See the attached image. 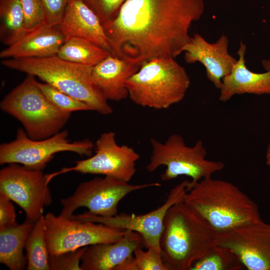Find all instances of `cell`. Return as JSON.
<instances>
[{
	"mask_svg": "<svg viewBox=\"0 0 270 270\" xmlns=\"http://www.w3.org/2000/svg\"><path fill=\"white\" fill-rule=\"evenodd\" d=\"M112 55L110 52L93 42L80 37L66 39L57 54L64 60L94 66Z\"/></svg>",
	"mask_w": 270,
	"mask_h": 270,
	"instance_id": "7402d4cb",
	"label": "cell"
},
{
	"mask_svg": "<svg viewBox=\"0 0 270 270\" xmlns=\"http://www.w3.org/2000/svg\"><path fill=\"white\" fill-rule=\"evenodd\" d=\"M12 200L0 192V230L16 225V214Z\"/></svg>",
	"mask_w": 270,
	"mask_h": 270,
	"instance_id": "1f68e13d",
	"label": "cell"
},
{
	"mask_svg": "<svg viewBox=\"0 0 270 270\" xmlns=\"http://www.w3.org/2000/svg\"><path fill=\"white\" fill-rule=\"evenodd\" d=\"M133 255L136 270H168L161 252L156 249L148 248L144 251L139 248Z\"/></svg>",
	"mask_w": 270,
	"mask_h": 270,
	"instance_id": "4316f807",
	"label": "cell"
},
{
	"mask_svg": "<svg viewBox=\"0 0 270 270\" xmlns=\"http://www.w3.org/2000/svg\"><path fill=\"white\" fill-rule=\"evenodd\" d=\"M66 39L56 26L46 22L27 30L18 40L0 52V58H44L57 55Z\"/></svg>",
	"mask_w": 270,
	"mask_h": 270,
	"instance_id": "2e32d148",
	"label": "cell"
},
{
	"mask_svg": "<svg viewBox=\"0 0 270 270\" xmlns=\"http://www.w3.org/2000/svg\"><path fill=\"white\" fill-rule=\"evenodd\" d=\"M0 38L8 46L26 32L24 11L20 0H0Z\"/></svg>",
	"mask_w": 270,
	"mask_h": 270,
	"instance_id": "603a6c76",
	"label": "cell"
},
{
	"mask_svg": "<svg viewBox=\"0 0 270 270\" xmlns=\"http://www.w3.org/2000/svg\"><path fill=\"white\" fill-rule=\"evenodd\" d=\"M160 186L156 182L133 184L111 177H96L80 183L72 194L60 199V214L71 218L76 209L84 207L88 209L86 212L92 215L114 216L120 202L130 193Z\"/></svg>",
	"mask_w": 270,
	"mask_h": 270,
	"instance_id": "9c48e42d",
	"label": "cell"
},
{
	"mask_svg": "<svg viewBox=\"0 0 270 270\" xmlns=\"http://www.w3.org/2000/svg\"><path fill=\"white\" fill-rule=\"evenodd\" d=\"M94 147L88 139L71 142L66 130L36 140L18 128L14 140L0 145V164H18L29 169L42 170L56 153L68 152L90 156Z\"/></svg>",
	"mask_w": 270,
	"mask_h": 270,
	"instance_id": "ba28073f",
	"label": "cell"
},
{
	"mask_svg": "<svg viewBox=\"0 0 270 270\" xmlns=\"http://www.w3.org/2000/svg\"><path fill=\"white\" fill-rule=\"evenodd\" d=\"M190 181L183 180L170 191L164 204L148 213L136 215L120 214L110 217L92 215L85 212L73 215L72 218L100 222L105 225L138 233L147 248H152L161 252L160 238L164 220L168 210L174 204L184 201L189 190Z\"/></svg>",
	"mask_w": 270,
	"mask_h": 270,
	"instance_id": "4fadbf2b",
	"label": "cell"
},
{
	"mask_svg": "<svg viewBox=\"0 0 270 270\" xmlns=\"http://www.w3.org/2000/svg\"><path fill=\"white\" fill-rule=\"evenodd\" d=\"M190 84L186 69L173 58L152 60L126 82L128 98L134 104L156 110L181 102Z\"/></svg>",
	"mask_w": 270,
	"mask_h": 270,
	"instance_id": "5b68a950",
	"label": "cell"
},
{
	"mask_svg": "<svg viewBox=\"0 0 270 270\" xmlns=\"http://www.w3.org/2000/svg\"><path fill=\"white\" fill-rule=\"evenodd\" d=\"M84 0V2H86V0Z\"/></svg>",
	"mask_w": 270,
	"mask_h": 270,
	"instance_id": "e575fe53",
	"label": "cell"
},
{
	"mask_svg": "<svg viewBox=\"0 0 270 270\" xmlns=\"http://www.w3.org/2000/svg\"><path fill=\"white\" fill-rule=\"evenodd\" d=\"M150 144L152 152L146 168L147 171L152 172L160 166H165L161 175L162 180L164 182L180 176H188L192 180L189 190L202 179L212 176L224 168L222 162L206 158V150L200 140L193 146H188L181 135L174 134L164 142L151 138Z\"/></svg>",
	"mask_w": 270,
	"mask_h": 270,
	"instance_id": "52a82bcc",
	"label": "cell"
},
{
	"mask_svg": "<svg viewBox=\"0 0 270 270\" xmlns=\"http://www.w3.org/2000/svg\"><path fill=\"white\" fill-rule=\"evenodd\" d=\"M46 174L18 164H10L0 170V192L5 194L24 212L26 219L34 222L44 208L52 202Z\"/></svg>",
	"mask_w": 270,
	"mask_h": 270,
	"instance_id": "7c38bea8",
	"label": "cell"
},
{
	"mask_svg": "<svg viewBox=\"0 0 270 270\" xmlns=\"http://www.w3.org/2000/svg\"><path fill=\"white\" fill-rule=\"evenodd\" d=\"M85 248L57 254H49L50 270H82L80 260Z\"/></svg>",
	"mask_w": 270,
	"mask_h": 270,
	"instance_id": "83f0119b",
	"label": "cell"
},
{
	"mask_svg": "<svg viewBox=\"0 0 270 270\" xmlns=\"http://www.w3.org/2000/svg\"><path fill=\"white\" fill-rule=\"evenodd\" d=\"M140 68L110 55L92 67V79L108 101L119 102L128 97L126 82Z\"/></svg>",
	"mask_w": 270,
	"mask_h": 270,
	"instance_id": "ffe728a7",
	"label": "cell"
},
{
	"mask_svg": "<svg viewBox=\"0 0 270 270\" xmlns=\"http://www.w3.org/2000/svg\"><path fill=\"white\" fill-rule=\"evenodd\" d=\"M116 137L112 131L102 133L96 140L94 155L77 160L72 167L46 174L48 182L56 176L70 172L100 174L129 182L136 172L140 156L132 147L118 144Z\"/></svg>",
	"mask_w": 270,
	"mask_h": 270,
	"instance_id": "8fae6325",
	"label": "cell"
},
{
	"mask_svg": "<svg viewBox=\"0 0 270 270\" xmlns=\"http://www.w3.org/2000/svg\"><path fill=\"white\" fill-rule=\"evenodd\" d=\"M184 202L217 232L262 220L256 203L238 186L212 176L196 184Z\"/></svg>",
	"mask_w": 270,
	"mask_h": 270,
	"instance_id": "3957f363",
	"label": "cell"
},
{
	"mask_svg": "<svg viewBox=\"0 0 270 270\" xmlns=\"http://www.w3.org/2000/svg\"><path fill=\"white\" fill-rule=\"evenodd\" d=\"M144 243L138 232L126 230L124 236L112 243L98 244L86 246L80 260L82 270H116L133 256Z\"/></svg>",
	"mask_w": 270,
	"mask_h": 270,
	"instance_id": "e0dca14e",
	"label": "cell"
},
{
	"mask_svg": "<svg viewBox=\"0 0 270 270\" xmlns=\"http://www.w3.org/2000/svg\"><path fill=\"white\" fill-rule=\"evenodd\" d=\"M218 232L184 201L168 211L160 238L168 270H189L216 246Z\"/></svg>",
	"mask_w": 270,
	"mask_h": 270,
	"instance_id": "7a4b0ae2",
	"label": "cell"
},
{
	"mask_svg": "<svg viewBox=\"0 0 270 270\" xmlns=\"http://www.w3.org/2000/svg\"><path fill=\"white\" fill-rule=\"evenodd\" d=\"M27 270H50L44 216L34 222L25 244Z\"/></svg>",
	"mask_w": 270,
	"mask_h": 270,
	"instance_id": "cb8c5ba5",
	"label": "cell"
},
{
	"mask_svg": "<svg viewBox=\"0 0 270 270\" xmlns=\"http://www.w3.org/2000/svg\"><path fill=\"white\" fill-rule=\"evenodd\" d=\"M6 68L38 77L88 105L102 115L113 112L108 100L94 84L92 67L61 59L56 56L44 58H11L1 61Z\"/></svg>",
	"mask_w": 270,
	"mask_h": 270,
	"instance_id": "277c9868",
	"label": "cell"
},
{
	"mask_svg": "<svg viewBox=\"0 0 270 270\" xmlns=\"http://www.w3.org/2000/svg\"><path fill=\"white\" fill-rule=\"evenodd\" d=\"M218 245L231 250L248 270H270V224L262 220L218 232Z\"/></svg>",
	"mask_w": 270,
	"mask_h": 270,
	"instance_id": "5bb4252c",
	"label": "cell"
},
{
	"mask_svg": "<svg viewBox=\"0 0 270 270\" xmlns=\"http://www.w3.org/2000/svg\"><path fill=\"white\" fill-rule=\"evenodd\" d=\"M24 16L27 30L34 28L45 21L44 12L40 0H20Z\"/></svg>",
	"mask_w": 270,
	"mask_h": 270,
	"instance_id": "f546056e",
	"label": "cell"
},
{
	"mask_svg": "<svg viewBox=\"0 0 270 270\" xmlns=\"http://www.w3.org/2000/svg\"><path fill=\"white\" fill-rule=\"evenodd\" d=\"M246 46L240 43L236 62L230 72L222 80L219 100L226 102L234 96L244 94L256 95L270 94V72L256 73L250 70L246 64Z\"/></svg>",
	"mask_w": 270,
	"mask_h": 270,
	"instance_id": "d6986e66",
	"label": "cell"
},
{
	"mask_svg": "<svg viewBox=\"0 0 270 270\" xmlns=\"http://www.w3.org/2000/svg\"><path fill=\"white\" fill-rule=\"evenodd\" d=\"M34 224L26 218L22 224L0 230V262L10 270L26 268L24 250Z\"/></svg>",
	"mask_w": 270,
	"mask_h": 270,
	"instance_id": "44dd1931",
	"label": "cell"
},
{
	"mask_svg": "<svg viewBox=\"0 0 270 270\" xmlns=\"http://www.w3.org/2000/svg\"><path fill=\"white\" fill-rule=\"evenodd\" d=\"M56 26L66 38L80 37L87 39L113 55L99 18L84 0H68L62 20Z\"/></svg>",
	"mask_w": 270,
	"mask_h": 270,
	"instance_id": "ac0fdd59",
	"label": "cell"
},
{
	"mask_svg": "<svg viewBox=\"0 0 270 270\" xmlns=\"http://www.w3.org/2000/svg\"><path fill=\"white\" fill-rule=\"evenodd\" d=\"M266 164L270 167V142L268 144L266 152Z\"/></svg>",
	"mask_w": 270,
	"mask_h": 270,
	"instance_id": "836d02e7",
	"label": "cell"
},
{
	"mask_svg": "<svg viewBox=\"0 0 270 270\" xmlns=\"http://www.w3.org/2000/svg\"><path fill=\"white\" fill-rule=\"evenodd\" d=\"M228 38L225 34L210 43L200 34H194L183 48L184 58L188 64L201 63L206 68L208 79L219 90L222 78L238 60L228 52Z\"/></svg>",
	"mask_w": 270,
	"mask_h": 270,
	"instance_id": "9a60e30c",
	"label": "cell"
},
{
	"mask_svg": "<svg viewBox=\"0 0 270 270\" xmlns=\"http://www.w3.org/2000/svg\"><path fill=\"white\" fill-rule=\"evenodd\" d=\"M45 16V21L57 26L64 16L68 0H40Z\"/></svg>",
	"mask_w": 270,
	"mask_h": 270,
	"instance_id": "4dcf8cb0",
	"label": "cell"
},
{
	"mask_svg": "<svg viewBox=\"0 0 270 270\" xmlns=\"http://www.w3.org/2000/svg\"><path fill=\"white\" fill-rule=\"evenodd\" d=\"M49 254H57L89 246L112 243L124 235V230L90 221L68 218L48 212L44 216Z\"/></svg>",
	"mask_w": 270,
	"mask_h": 270,
	"instance_id": "30bf717a",
	"label": "cell"
},
{
	"mask_svg": "<svg viewBox=\"0 0 270 270\" xmlns=\"http://www.w3.org/2000/svg\"><path fill=\"white\" fill-rule=\"evenodd\" d=\"M202 12L200 0H126L102 26L113 55L141 66L182 52Z\"/></svg>",
	"mask_w": 270,
	"mask_h": 270,
	"instance_id": "6da1fadb",
	"label": "cell"
},
{
	"mask_svg": "<svg viewBox=\"0 0 270 270\" xmlns=\"http://www.w3.org/2000/svg\"><path fill=\"white\" fill-rule=\"evenodd\" d=\"M126 0H86V4L94 11L103 24L112 20Z\"/></svg>",
	"mask_w": 270,
	"mask_h": 270,
	"instance_id": "f1b7e54d",
	"label": "cell"
},
{
	"mask_svg": "<svg viewBox=\"0 0 270 270\" xmlns=\"http://www.w3.org/2000/svg\"><path fill=\"white\" fill-rule=\"evenodd\" d=\"M37 84L46 96L59 109L67 112L92 111L84 102L62 92L46 83L37 81Z\"/></svg>",
	"mask_w": 270,
	"mask_h": 270,
	"instance_id": "484cf974",
	"label": "cell"
},
{
	"mask_svg": "<svg viewBox=\"0 0 270 270\" xmlns=\"http://www.w3.org/2000/svg\"><path fill=\"white\" fill-rule=\"evenodd\" d=\"M244 267L238 257L231 250L218 245L196 262L189 270H239Z\"/></svg>",
	"mask_w": 270,
	"mask_h": 270,
	"instance_id": "d4e9b609",
	"label": "cell"
},
{
	"mask_svg": "<svg viewBox=\"0 0 270 270\" xmlns=\"http://www.w3.org/2000/svg\"><path fill=\"white\" fill-rule=\"evenodd\" d=\"M262 64L266 71L270 72V59L262 60Z\"/></svg>",
	"mask_w": 270,
	"mask_h": 270,
	"instance_id": "d6a6232c",
	"label": "cell"
},
{
	"mask_svg": "<svg viewBox=\"0 0 270 270\" xmlns=\"http://www.w3.org/2000/svg\"><path fill=\"white\" fill-rule=\"evenodd\" d=\"M0 108L18 120L28 136L36 140L60 132L72 114L53 104L38 86L35 76L28 74L3 98Z\"/></svg>",
	"mask_w": 270,
	"mask_h": 270,
	"instance_id": "8992f818",
	"label": "cell"
}]
</instances>
